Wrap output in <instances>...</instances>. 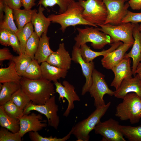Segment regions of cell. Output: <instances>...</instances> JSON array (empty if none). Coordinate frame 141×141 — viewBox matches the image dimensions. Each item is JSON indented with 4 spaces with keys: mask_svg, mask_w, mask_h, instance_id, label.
I'll list each match as a JSON object with an SVG mask.
<instances>
[{
    "mask_svg": "<svg viewBox=\"0 0 141 141\" xmlns=\"http://www.w3.org/2000/svg\"><path fill=\"white\" fill-rule=\"evenodd\" d=\"M20 83L22 90L34 104H44L55 93L54 84L43 78L32 80L22 77Z\"/></svg>",
    "mask_w": 141,
    "mask_h": 141,
    "instance_id": "cell-1",
    "label": "cell"
},
{
    "mask_svg": "<svg viewBox=\"0 0 141 141\" xmlns=\"http://www.w3.org/2000/svg\"><path fill=\"white\" fill-rule=\"evenodd\" d=\"M83 10V8L79 2L75 1L64 12L57 15L52 14L48 18L51 22L59 24L61 26L60 29L63 32L67 27L77 25H88L98 27V26L89 22L83 18L82 15Z\"/></svg>",
    "mask_w": 141,
    "mask_h": 141,
    "instance_id": "cell-2",
    "label": "cell"
},
{
    "mask_svg": "<svg viewBox=\"0 0 141 141\" xmlns=\"http://www.w3.org/2000/svg\"><path fill=\"white\" fill-rule=\"evenodd\" d=\"M116 107L115 115L122 121L131 124L138 122L141 118V98L135 93L127 94Z\"/></svg>",
    "mask_w": 141,
    "mask_h": 141,
    "instance_id": "cell-3",
    "label": "cell"
},
{
    "mask_svg": "<svg viewBox=\"0 0 141 141\" xmlns=\"http://www.w3.org/2000/svg\"><path fill=\"white\" fill-rule=\"evenodd\" d=\"M108 102L104 106L96 109L86 119L79 122L73 127V134L77 141H88L90 139L89 134L94 130L96 125L100 121L111 105Z\"/></svg>",
    "mask_w": 141,
    "mask_h": 141,
    "instance_id": "cell-4",
    "label": "cell"
},
{
    "mask_svg": "<svg viewBox=\"0 0 141 141\" xmlns=\"http://www.w3.org/2000/svg\"><path fill=\"white\" fill-rule=\"evenodd\" d=\"M98 28H77L78 33L74 38L75 42V45L80 48L82 45L90 42L94 49H101L106 45L114 43L109 36L100 32Z\"/></svg>",
    "mask_w": 141,
    "mask_h": 141,
    "instance_id": "cell-5",
    "label": "cell"
},
{
    "mask_svg": "<svg viewBox=\"0 0 141 141\" xmlns=\"http://www.w3.org/2000/svg\"><path fill=\"white\" fill-rule=\"evenodd\" d=\"M83 8L82 14L86 21L98 26L104 24L107 16L106 6L103 0H79Z\"/></svg>",
    "mask_w": 141,
    "mask_h": 141,
    "instance_id": "cell-6",
    "label": "cell"
},
{
    "mask_svg": "<svg viewBox=\"0 0 141 141\" xmlns=\"http://www.w3.org/2000/svg\"><path fill=\"white\" fill-rule=\"evenodd\" d=\"M135 24L122 23L117 25L110 24L98 25L101 31L109 36L114 43L121 41L124 44H133V32Z\"/></svg>",
    "mask_w": 141,
    "mask_h": 141,
    "instance_id": "cell-7",
    "label": "cell"
},
{
    "mask_svg": "<svg viewBox=\"0 0 141 141\" xmlns=\"http://www.w3.org/2000/svg\"><path fill=\"white\" fill-rule=\"evenodd\" d=\"M58 106L56 104L55 97L51 96L44 104L36 105L30 102L24 109V114H29L30 111H36L44 115L47 118L48 125L57 130L60 122V119L57 114Z\"/></svg>",
    "mask_w": 141,
    "mask_h": 141,
    "instance_id": "cell-8",
    "label": "cell"
},
{
    "mask_svg": "<svg viewBox=\"0 0 141 141\" xmlns=\"http://www.w3.org/2000/svg\"><path fill=\"white\" fill-rule=\"evenodd\" d=\"M103 74L94 69L92 74V81L89 92L94 99V105L96 108L101 107L105 104L103 97L104 95L114 96L113 91L108 87Z\"/></svg>",
    "mask_w": 141,
    "mask_h": 141,
    "instance_id": "cell-9",
    "label": "cell"
},
{
    "mask_svg": "<svg viewBox=\"0 0 141 141\" xmlns=\"http://www.w3.org/2000/svg\"><path fill=\"white\" fill-rule=\"evenodd\" d=\"M107 8V16L104 24L117 25L121 23L129 7L126 0H103Z\"/></svg>",
    "mask_w": 141,
    "mask_h": 141,
    "instance_id": "cell-10",
    "label": "cell"
},
{
    "mask_svg": "<svg viewBox=\"0 0 141 141\" xmlns=\"http://www.w3.org/2000/svg\"><path fill=\"white\" fill-rule=\"evenodd\" d=\"M118 121L112 118L103 122L99 121L94 130L95 133L103 137L102 140L107 141H126L120 129Z\"/></svg>",
    "mask_w": 141,
    "mask_h": 141,
    "instance_id": "cell-11",
    "label": "cell"
},
{
    "mask_svg": "<svg viewBox=\"0 0 141 141\" xmlns=\"http://www.w3.org/2000/svg\"><path fill=\"white\" fill-rule=\"evenodd\" d=\"M41 114L32 113L24 114L17 118L19 121L20 129L19 131L22 137L26 133L31 131L38 132L46 127L47 125L45 120H42Z\"/></svg>",
    "mask_w": 141,
    "mask_h": 141,
    "instance_id": "cell-12",
    "label": "cell"
},
{
    "mask_svg": "<svg viewBox=\"0 0 141 141\" xmlns=\"http://www.w3.org/2000/svg\"><path fill=\"white\" fill-rule=\"evenodd\" d=\"M54 84L56 86V92L59 95V100L60 101L62 99L64 102L63 99L65 98L68 101L67 107L63 114V116L67 117L70 111L74 107V102L80 101V97L75 91L74 87L68 81L64 80L62 84L57 81L54 83Z\"/></svg>",
    "mask_w": 141,
    "mask_h": 141,
    "instance_id": "cell-13",
    "label": "cell"
},
{
    "mask_svg": "<svg viewBox=\"0 0 141 141\" xmlns=\"http://www.w3.org/2000/svg\"><path fill=\"white\" fill-rule=\"evenodd\" d=\"M72 60L80 65L83 75L86 79L85 83L83 87L81 95H84L89 92L92 81V74L95 68L94 63L92 61L89 63L85 62L83 59L80 48L75 45L73 47L72 53Z\"/></svg>",
    "mask_w": 141,
    "mask_h": 141,
    "instance_id": "cell-14",
    "label": "cell"
},
{
    "mask_svg": "<svg viewBox=\"0 0 141 141\" xmlns=\"http://www.w3.org/2000/svg\"><path fill=\"white\" fill-rule=\"evenodd\" d=\"M72 60L69 52L62 43L59 44L57 50L49 56L46 62L50 65L68 70L70 68Z\"/></svg>",
    "mask_w": 141,
    "mask_h": 141,
    "instance_id": "cell-15",
    "label": "cell"
},
{
    "mask_svg": "<svg viewBox=\"0 0 141 141\" xmlns=\"http://www.w3.org/2000/svg\"><path fill=\"white\" fill-rule=\"evenodd\" d=\"M131 64L130 58H124L111 69L114 73V77L110 86L115 87L116 90L119 88L124 79L132 77L133 74Z\"/></svg>",
    "mask_w": 141,
    "mask_h": 141,
    "instance_id": "cell-16",
    "label": "cell"
},
{
    "mask_svg": "<svg viewBox=\"0 0 141 141\" xmlns=\"http://www.w3.org/2000/svg\"><path fill=\"white\" fill-rule=\"evenodd\" d=\"M135 93L141 98V80L137 74L133 78L124 79L119 88L115 91L114 96L123 99L128 93Z\"/></svg>",
    "mask_w": 141,
    "mask_h": 141,
    "instance_id": "cell-17",
    "label": "cell"
},
{
    "mask_svg": "<svg viewBox=\"0 0 141 141\" xmlns=\"http://www.w3.org/2000/svg\"><path fill=\"white\" fill-rule=\"evenodd\" d=\"M133 45L121 42L117 48L103 56L101 60L103 67L106 69H111L122 60L126 51Z\"/></svg>",
    "mask_w": 141,
    "mask_h": 141,
    "instance_id": "cell-18",
    "label": "cell"
},
{
    "mask_svg": "<svg viewBox=\"0 0 141 141\" xmlns=\"http://www.w3.org/2000/svg\"><path fill=\"white\" fill-rule=\"evenodd\" d=\"M139 25L138 23L135 24L133 32L134 43L130 51L126 54L124 57V58H131L132 59V70L134 76L137 66L141 61V31L139 29Z\"/></svg>",
    "mask_w": 141,
    "mask_h": 141,
    "instance_id": "cell-19",
    "label": "cell"
},
{
    "mask_svg": "<svg viewBox=\"0 0 141 141\" xmlns=\"http://www.w3.org/2000/svg\"><path fill=\"white\" fill-rule=\"evenodd\" d=\"M41 5H39L38 12L33 15L31 23L34 27V31L40 38L43 33H47L51 21L44 15L45 8Z\"/></svg>",
    "mask_w": 141,
    "mask_h": 141,
    "instance_id": "cell-20",
    "label": "cell"
},
{
    "mask_svg": "<svg viewBox=\"0 0 141 141\" xmlns=\"http://www.w3.org/2000/svg\"><path fill=\"white\" fill-rule=\"evenodd\" d=\"M42 78L55 83L60 78H65L68 70L51 65L46 62L40 65Z\"/></svg>",
    "mask_w": 141,
    "mask_h": 141,
    "instance_id": "cell-21",
    "label": "cell"
},
{
    "mask_svg": "<svg viewBox=\"0 0 141 141\" xmlns=\"http://www.w3.org/2000/svg\"><path fill=\"white\" fill-rule=\"evenodd\" d=\"M121 42L119 41L114 42L111 44V46L108 49L101 51H95L91 49L86 44L81 45L80 47V52L82 58L86 62L89 63L93 61L96 57L103 56L111 52L117 48Z\"/></svg>",
    "mask_w": 141,
    "mask_h": 141,
    "instance_id": "cell-22",
    "label": "cell"
},
{
    "mask_svg": "<svg viewBox=\"0 0 141 141\" xmlns=\"http://www.w3.org/2000/svg\"><path fill=\"white\" fill-rule=\"evenodd\" d=\"M50 38L45 33H43L40 38L38 47L34 56V59L39 64L46 62L48 57L54 52L50 47Z\"/></svg>",
    "mask_w": 141,
    "mask_h": 141,
    "instance_id": "cell-23",
    "label": "cell"
},
{
    "mask_svg": "<svg viewBox=\"0 0 141 141\" xmlns=\"http://www.w3.org/2000/svg\"><path fill=\"white\" fill-rule=\"evenodd\" d=\"M37 11L36 9L28 10L20 9L13 10L14 19L18 30L22 29L26 24L31 22L33 15Z\"/></svg>",
    "mask_w": 141,
    "mask_h": 141,
    "instance_id": "cell-24",
    "label": "cell"
},
{
    "mask_svg": "<svg viewBox=\"0 0 141 141\" xmlns=\"http://www.w3.org/2000/svg\"><path fill=\"white\" fill-rule=\"evenodd\" d=\"M22 77L17 73L15 63L13 60H11L8 67L0 68L1 83L10 82L20 83Z\"/></svg>",
    "mask_w": 141,
    "mask_h": 141,
    "instance_id": "cell-25",
    "label": "cell"
},
{
    "mask_svg": "<svg viewBox=\"0 0 141 141\" xmlns=\"http://www.w3.org/2000/svg\"><path fill=\"white\" fill-rule=\"evenodd\" d=\"M20 83L7 82L0 83V105H3L5 103L11 100L12 95L21 88Z\"/></svg>",
    "mask_w": 141,
    "mask_h": 141,
    "instance_id": "cell-26",
    "label": "cell"
},
{
    "mask_svg": "<svg viewBox=\"0 0 141 141\" xmlns=\"http://www.w3.org/2000/svg\"><path fill=\"white\" fill-rule=\"evenodd\" d=\"M0 125L2 127L13 133L19 132L20 129L19 120L8 115L4 110L3 105L0 106Z\"/></svg>",
    "mask_w": 141,
    "mask_h": 141,
    "instance_id": "cell-27",
    "label": "cell"
},
{
    "mask_svg": "<svg viewBox=\"0 0 141 141\" xmlns=\"http://www.w3.org/2000/svg\"><path fill=\"white\" fill-rule=\"evenodd\" d=\"M13 11L8 5L4 4L5 15L2 22L0 23V28L15 33L18 30L14 21Z\"/></svg>",
    "mask_w": 141,
    "mask_h": 141,
    "instance_id": "cell-28",
    "label": "cell"
},
{
    "mask_svg": "<svg viewBox=\"0 0 141 141\" xmlns=\"http://www.w3.org/2000/svg\"><path fill=\"white\" fill-rule=\"evenodd\" d=\"M33 32V26L31 22L22 29L18 30L15 33L20 42L21 54L25 53L26 42Z\"/></svg>",
    "mask_w": 141,
    "mask_h": 141,
    "instance_id": "cell-29",
    "label": "cell"
},
{
    "mask_svg": "<svg viewBox=\"0 0 141 141\" xmlns=\"http://www.w3.org/2000/svg\"><path fill=\"white\" fill-rule=\"evenodd\" d=\"M123 135L130 141H141V125L137 126L120 125Z\"/></svg>",
    "mask_w": 141,
    "mask_h": 141,
    "instance_id": "cell-30",
    "label": "cell"
},
{
    "mask_svg": "<svg viewBox=\"0 0 141 141\" xmlns=\"http://www.w3.org/2000/svg\"><path fill=\"white\" fill-rule=\"evenodd\" d=\"M32 60L31 58L25 54L14 56L12 60L15 63V68L18 74L22 77L25 70Z\"/></svg>",
    "mask_w": 141,
    "mask_h": 141,
    "instance_id": "cell-31",
    "label": "cell"
},
{
    "mask_svg": "<svg viewBox=\"0 0 141 141\" xmlns=\"http://www.w3.org/2000/svg\"><path fill=\"white\" fill-rule=\"evenodd\" d=\"M39 64L36 59L32 60L22 77L32 80L42 78L40 66Z\"/></svg>",
    "mask_w": 141,
    "mask_h": 141,
    "instance_id": "cell-32",
    "label": "cell"
},
{
    "mask_svg": "<svg viewBox=\"0 0 141 141\" xmlns=\"http://www.w3.org/2000/svg\"><path fill=\"white\" fill-rule=\"evenodd\" d=\"M75 0H39L38 5H42L45 8L52 7L57 4L59 8L60 14L65 12L69 5Z\"/></svg>",
    "mask_w": 141,
    "mask_h": 141,
    "instance_id": "cell-33",
    "label": "cell"
},
{
    "mask_svg": "<svg viewBox=\"0 0 141 141\" xmlns=\"http://www.w3.org/2000/svg\"><path fill=\"white\" fill-rule=\"evenodd\" d=\"M39 39L40 38L34 31L26 42L25 54L30 56L32 60L34 59L35 55L38 47Z\"/></svg>",
    "mask_w": 141,
    "mask_h": 141,
    "instance_id": "cell-34",
    "label": "cell"
},
{
    "mask_svg": "<svg viewBox=\"0 0 141 141\" xmlns=\"http://www.w3.org/2000/svg\"><path fill=\"white\" fill-rule=\"evenodd\" d=\"M10 100L19 108L23 110L31 101L21 87L12 95Z\"/></svg>",
    "mask_w": 141,
    "mask_h": 141,
    "instance_id": "cell-35",
    "label": "cell"
},
{
    "mask_svg": "<svg viewBox=\"0 0 141 141\" xmlns=\"http://www.w3.org/2000/svg\"><path fill=\"white\" fill-rule=\"evenodd\" d=\"M73 128L65 136L62 138H58L56 137H43L40 135L37 132L31 131L28 132L30 139L32 141H66L68 139L72 134Z\"/></svg>",
    "mask_w": 141,
    "mask_h": 141,
    "instance_id": "cell-36",
    "label": "cell"
},
{
    "mask_svg": "<svg viewBox=\"0 0 141 141\" xmlns=\"http://www.w3.org/2000/svg\"><path fill=\"white\" fill-rule=\"evenodd\" d=\"M4 110L6 114L10 117L17 119L24 115V110L16 105L11 100L5 103L3 105Z\"/></svg>",
    "mask_w": 141,
    "mask_h": 141,
    "instance_id": "cell-37",
    "label": "cell"
},
{
    "mask_svg": "<svg viewBox=\"0 0 141 141\" xmlns=\"http://www.w3.org/2000/svg\"><path fill=\"white\" fill-rule=\"evenodd\" d=\"M2 127L0 130V141H21L22 137L19 132L13 133Z\"/></svg>",
    "mask_w": 141,
    "mask_h": 141,
    "instance_id": "cell-38",
    "label": "cell"
},
{
    "mask_svg": "<svg viewBox=\"0 0 141 141\" xmlns=\"http://www.w3.org/2000/svg\"><path fill=\"white\" fill-rule=\"evenodd\" d=\"M128 22L133 24L141 23V13H136L128 10L121 23Z\"/></svg>",
    "mask_w": 141,
    "mask_h": 141,
    "instance_id": "cell-39",
    "label": "cell"
},
{
    "mask_svg": "<svg viewBox=\"0 0 141 141\" xmlns=\"http://www.w3.org/2000/svg\"><path fill=\"white\" fill-rule=\"evenodd\" d=\"M7 31L9 35L10 46L12 47L14 51L19 55L21 54L20 42L17 36L15 33Z\"/></svg>",
    "mask_w": 141,
    "mask_h": 141,
    "instance_id": "cell-40",
    "label": "cell"
},
{
    "mask_svg": "<svg viewBox=\"0 0 141 141\" xmlns=\"http://www.w3.org/2000/svg\"><path fill=\"white\" fill-rule=\"evenodd\" d=\"M0 43L2 45L5 46H10L9 33L6 30L0 29Z\"/></svg>",
    "mask_w": 141,
    "mask_h": 141,
    "instance_id": "cell-41",
    "label": "cell"
},
{
    "mask_svg": "<svg viewBox=\"0 0 141 141\" xmlns=\"http://www.w3.org/2000/svg\"><path fill=\"white\" fill-rule=\"evenodd\" d=\"M4 4L13 10L20 9L22 6L21 0H2Z\"/></svg>",
    "mask_w": 141,
    "mask_h": 141,
    "instance_id": "cell-42",
    "label": "cell"
},
{
    "mask_svg": "<svg viewBox=\"0 0 141 141\" xmlns=\"http://www.w3.org/2000/svg\"><path fill=\"white\" fill-rule=\"evenodd\" d=\"M14 56L7 48H4L0 49V61L2 62L6 60H11Z\"/></svg>",
    "mask_w": 141,
    "mask_h": 141,
    "instance_id": "cell-43",
    "label": "cell"
},
{
    "mask_svg": "<svg viewBox=\"0 0 141 141\" xmlns=\"http://www.w3.org/2000/svg\"><path fill=\"white\" fill-rule=\"evenodd\" d=\"M36 0H21L22 6L24 9L30 10L32 8L36 5Z\"/></svg>",
    "mask_w": 141,
    "mask_h": 141,
    "instance_id": "cell-44",
    "label": "cell"
},
{
    "mask_svg": "<svg viewBox=\"0 0 141 141\" xmlns=\"http://www.w3.org/2000/svg\"><path fill=\"white\" fill-rule=\"evenodd\" d=\"M129 7L133 10H139L141 9V0H129Z\"/></svg>",
    "mask_w": 141,
    "mask_h": 141,
    "instance_id": "cell-45",
    "label": "cell"
},
{
    "mask_svg": "<svg viewBox=\"0 0 141 141\" xmlns=\"http://www.w3.org/2000/svg\"><path fill=\"white\" fill-rule=\"evenodd\" d=\"M4 4L2 0H0V23L1 22L4 18Z\"/></svg>",
    "mask_w": 141,
    "mask_h": 141,
    "instance_id": "cell-46",
    "label": "cell"
},
{
    "mask_svg": "<svg viewBox=\"0 0 141 141\" xmlns=\"http://www.w3.org/2000/svg\"><path fill=\"white\" fill-rule=\"evenodd\" d=\"M137 74L141 80V61L138 64L135 72V74Z\"/></svg>",
    "mask_w": 141,
    "mask_h": 141,
    "instance_id": "cell-47",
    "label": "cell"
},
{
    "mask_svg": "<svg viewBox=\"0 0 141 141\" xmlns=\"http://www.w3.org/2000/svg\"><path fill=\"white\" fill-rule=\"evenodd\" d=\"M139 29L140 31H141V24L139 25Z\"/></svg>",
    "mask_w": 141,
    "mask_h": 141,
    "instance_id": "cell-48",
    "label": "cell"
},
{
    "mask_svg": "<svg viewBox=\"0 0 141 141\" xmlns=\"http://www.w3.org/2000/svg\"><path fill=\"white\" fill-rule=\"evenodd\" d=\"M126 1H128V0H126Z\"/></svg>",
    "mask_w": 141,
    "mask_h": 141,
    "instance_id": "cell-49",
    "label": "cell"
},
{
    "mask_svg": "<svg viewBox=\"0 0 141 141\" xmlns=\"http://www.w3.org/2000/svg\"></svg>",
    "mask_w": 141,
    "mask_h": 141,
    "instance_id": "cell-50",
    "label": "cell"
}]
</instances>
